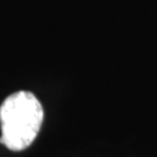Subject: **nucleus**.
<instances>
[{
    "label": "nucleus",
    "mask_w": 157,
    "mask_h": 157,
    "mask_svg": "<svg viewBox=\"0 0 157 157\" xmlns=\"http://www.w3.org/2000/svg\"><path fill=\"white\" fill-rule=\"evenodd\" d=\"M43 122V107L28 90L9 94L0 106V143L11 151L30 147L39 134Z\"/></svg>",
    "instance_id": "f257e3e1"
}]
</instances>
